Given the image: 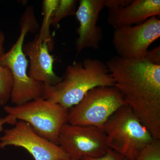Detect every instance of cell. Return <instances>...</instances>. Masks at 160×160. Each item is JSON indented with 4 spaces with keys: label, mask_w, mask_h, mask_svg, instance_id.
<instances>
[{
    "label": "cell",
    "mask_w": 160,
    "mask_h": 160,
    "mask_svg": "<svg viewBox=\"0 0 160 160\" xmlns=\"http://www.w3.org/2000/svg\"><path fill=\"white\" fill-rule=\"evenodd\" d=\"M6 124H7V120L6 117L5 118H0V134L3 131V126Z\"/></svg>",
    "instance_id": "ffe728a7"
},
{
    "label": "cell",
    "mask_w": 160,
    "mask_h": 160,
    "mask_svg": "<svg viewBox=\"0 0 160 160\" xmlns=\"http://www.w3.org/2000/svg\"><path fill=\"white\" fill-rule=\"evenodd\" d=\"M160 37V20L153 16L135 26L115 29L112 43L119 57L143 59L149 46Z\"/></svg>",
    "instance_id": "ba28073f"
},
{
    "label": "cell",
    "mask_w": 160,
    "mask_h": 160,
    "mask_svg": "<svg viewBox=\"0 0 160 160\" xmlns=\"http://www.w3.org/2000/svg\"><path fill=\"white\" fill-rule=\"evenodd\" d=\"M7 124L14 126L18 120L29 124L40 136L58 145L63 125L68 122L69 110L58 103L39 98L18 106H6Z\"/></svg>",
    "instance_id": "5b68a950"
},
{
    "label": "cell",
    "mask_w": 160,
    "mask_h": 160,
    "mask_svg": "<svg viewBox=\"0 0 160 160\" xmlns=\"http://www.w3.org/2000/svg\"><path fill=\"white\" fill-rule=\"evenodd\" d=\"M106 65L126 105L152 138L160 139V65L145 58L130 60L118 56Z\"/></svg>",
    "instance_id": "6da1fadb"
},
{
    "label": "cell",
    "mask_w": 160,
    "mask_h": 160,
    "mask_svg": "<svg viewBox=\"0 0 160 160\" xmlns=\"http://www.w3.org/2000/svg\"><path fill=\"white\" fill-rule=\"evenodd\" d=\"M23 50L29 59V77L45 86H54L61 82L62 78L53 70L54 57L50 53L48 43L41 40L39 33L24 45Z\"/></svg>",
    "instance_id": "8fae6325"
},
{
    "label": "cell",
    "mask_w": 160,
    "mask_h": 160,
    "mask_svg": "<svg viewBox=\"0 0 160 160\" xmlns=\"http://www.w3.org/2000/svg\"><path fill=\"white\" fill-rule=\"evenodd\" d=\"M58 145L70 159L74 160H81L86 156L100 157L109 149L106 134L102 129L68 122L63 125L60 131Z\"/></svg>",
    "instance_id": "52a82bcc"
},
{
    "label": "cell",
    "mask_w": 160,
    "mask_h": 160,
    "mask_svg": "<svg viewBox=\"0 0 160 160\" xmlns=\"http://www.w3.org/2000/svg\"><path fill=\"white\" fill-rule=\"evenodd\" d=\"M77 3L76 0H59L52 19V26L58 28L61 20L69 16L75 15Z\"/></svg>",
    "instance_id": "9a60e30c"
},
{
    "label": "cell",
    "mask_w": 160,
    "mask_h": 160,
    "mask_svg": "<svg viewBox=\"0 0 160 160\" xmlns=\"http://www.w3.org/2000/svg\"><path fill=\"white\" fill-rule=\"evenodd\" d=\"M69 160H72V159H70Z\"/></svg>",
    "instance_id": "7402d4cb"
},
{
    "label": "cell",
    "mask_w": 160,
    "mask_h": 160,
    "mask_svg": "<svg viewBox=\"0 0 160 160\" xmlns=\"http://www.w3.org/2000/svg\"><path fill=\"white\" fill-rule=\"evenodd\" d=\"M131 0H104V7L109 10H116L124 8L132 2Z\"/></svg>",
    "instance_id": "ac0fdd59"
},
{
    "label": "cell",
    "mask_w": 160,
    "mask_h": 160,
    "mask_svg": "<svg viewBox=\"0 0 160 160\" xmlns=\"http://www.w3.org/2000/svg\"><path fill=\"white\" fill-rule=\"evenodd\" d=\"M107 21L115 29L144 22L159 16L160 0H135L124 8L109 10Z\"/></svg>",
    "instance_id": "7c38bea8"
},
{
    "label": "cell",
    "mask_w": 160,
    "mask_h": 160,
    "mask_svg": "<svg viewBox=\"0 0 160 160\" xmlns=\"http://www.w3.org/2000/svg\"><path fill=\"white\" fill-rule=\"evenodd\" d=\"M102 130L109 148L128 160H135L142 149L154 139L127 105L112 115L104 124Z\"/></svg>",
    "instance_id": "277c9868"
},
{
    "label": "cell",
    "mask_w": 160,
    "mask_h": 160,
    "mask_svg": "<svg viewBox=\"0 0 160 160\" xmlns=\"http://www.w3.org/2000/svg\"><path fill=\"white\" fill-rule=\"evenodd\" d=\"M125 105V100L114 86H98L89 90L77 105L69 109L68 123L94 126L102 130L109 118Z\"/></svg>",
    "instance_id": "8992f818"
},
{
    "label": "cell",
    "mask_w": 160,
    "mask_h": 160,
    "mask_svg": "<svg viewBox=\"0 0 160 160\" xmlns=\"http://www.w3.org/2000/svg\"><path fill=\"white\" fill-rule=\"evenodd\" d=\"M124 157L111 149H108L104 155L100 157L92 158L84 157L81 160H123Z\"/></svg>",
    "instance_id": "e0dca14e"
},
{
    "label": "cell",
    "mask_w": 160,
    "mask_h": 160,
    "mask_svg": "<svg viewBox=\"0 0 160 160\" xmlns=\"http://www.w3.org/2000/svg\"><path fill=\"white\" fill-rule=\"evenodd\" d=\"M114 84L106 64L97 59L86 58L67 66L65 77L57 85H45L43 98L69 110L90 89Z\"/></svg>",
    "instance_id": "7a4b0ae2"
},
{
    "label": "cell",
    "mask_w": 160,
    "mask_h": 160,
    "mask_svg": "<svg viewBox=\"0 0 160 160\" xmlns=\"http://www.w3.org/2000/svg\"><path fill=\"white\" fill-rule=\"evenodd\" d=\"M144 58L156 65H160V47L157 46L148 50Z\"/></svg>",
    "instance_id": "d6986e66"
},
{
    "label": "cell",
    "mask_w": 160,
    "mask_h": 160,
    "mask_svg": "<svg viewBox=\"0 0 160 160\" xmlns=\"http://www.w3.org/2000/svg\"><path fill=\"white\" fill-rule=\"evenodd\" d=\"M135 160H160V139H154L146 145Z\"/></svg>",
    "instance_id": "2e32d148"
},
{
    "label": "cell",
    "mask_w": 160,
    "mask_h": 160,
    "mask_svg": "<svg viewBox=\"0 0 160 160\" xmlns=\"http://www.w3.org/2000/svg\"><path fill=\"white\" fill-rule=\"evenodd\" d=\"M123 160H128L127 159H126V158H124V159H123Z\"/></svg>",
    "instance_id": "44dd1931"
},
{
    "label": "cell",
    "mask_w": 160,
    "mask_h": 160,
    "mask_svg": "<svg viewBox=\"0 0 160 160\" xmlns=\"http://www.w3.org/2000/svg\"><path fill=\"white\" fill-rule=\"evenodd\" d=\"M5 34L0 30V55L4 52ZM13 80L9 69L0 65V106H6L10 100Z\"/></svg>",
    "instance_id": "5bb4252c"
},
{
    "label": "cell",
    "mask_w": 160,
    "mask_h": 160,
    "mask_svg": "<svg viewBox=\"0 0 160 160\" xmlns=\"http://www.w3.org/2000/svg\"><path fill=\"white\" fill-rule=\"evenodd\" d=\"M104 7V0H81L76 12L79 26L76 39L77 52L84 49H98L103 38L102 29L97 25L100 12Z\"/></svg>",
    "instance_id": "30bf717a"
},
{
    "label": "cell",
    "mask_w": 160,
    "mask_h": 160,
    "mask_svg": "<svg viewBox=\"0 0 160 160\" xmlns=\"http://www.w3.org/2000/svg\"><path fill=\"white\" fill-rule=\"evenodd\" d=\"M59 0H44L42 2V23L39 33L41 40L48 43L50 51L54 48V41L50 34V26Z\"/></svg>",
    "instance_id": "4fadbf2b"
},
{
    "label": "cell",
    "mask_w": 160,
    "mask_h": 160,
    "mask_svg": "<svg viewBox=\"0 0 160 160\" xmlns=\"http://www.w3.org/2000/svg\"><path fill=\"white\" fill-rule=\"evenodd\" d=\"M14 146L26 149L35 160H69L58 144L40 136L28 123L18 121L14 127L5 129L0 138V148Z\"/></svg>",
    "instance_id": "9c48e42d"
},
{
    "label": "cell",
    "mask_w": 160,
    "mask_h": 160,
    "mask_svg": "<svg viewBox=\"0 0 160 160\" xmlns=\"http://www.w3.org/2000/svg\"><path fill=\"white\" fill-rule=\"evenodd\" d=\"M20 23V33L16 42L9 51L0 55V65L9 69L13 78L10 100L14 106L43 98L45 89L44 84L28 75L29 61L23 50L26 35L35 33L39 27L32 6L26 8Z\"/></svg>",
    "instance_id": "3957f363"
}]
</instances>
